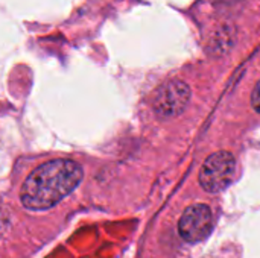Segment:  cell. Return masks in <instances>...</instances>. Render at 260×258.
Masks as SVG:
<instances>
[{"instance_id":"1","label":"cell","mask_w":260,"mask_h":258,"mask_svg":"<svg viewBox=\"0 0 260 258\" xmlns=\"http://www.w3.org/2000/svg\"><path fill=\"white\" fill-rule=\"evenodd\" d=\"M82 176V167L72 160L44 163L26 178L21 187V204L34 211L52 208L78 187Z\"/></svg>"},{"instance_id":"3","label":"cell","mask_w":260,"mask_h":258,"mask_svg":"<svg viewBox=\"0 0 260 258\" xmlns=\"http://www.w3.org/2000/svg\"><path fill=\"white\" fill-rule=\"evenodd\" d=\"M190 99V88L183 81H171L161 85L154 99L157 116L171 119L184 111Z\"/></svg>"},{"instance_id":"4","label":"cell","mask_w":260,"mask_h":258,"mask_svg":"<svg viewBox=\"0 0 260 258\" xmlns=\"http://www.w3.org/2000/svg\"><path fill=\"white\" fill-rule=\"evenodd\" d=\"M212 227H213V216L210 208L204 204H198L189 207L183 213L178 222V233L186 242L197 243L209 236Z\"/></svg>"},{"instance_id":"2","label":"cell","mask_w":260,"mask_h":258,"mask_svg":"<svg viewBox=\"0 0 260 258\" xmlns=\"http://www.w3.org/2000/svg\"><path fill=\"white\" fill-rule=\"evenodd\" d=\"M236 172V160L230 152L221 151L210 155L200 172V184L209 193H218L229 187Z\"/></svg>"},{"instance_id":"5","label":"cell","mask_w":260,"mask_h":258,"mask_svg":"<svg viewBox=\"0 0 260 258\" xmlns=\"http://www.w3.org/2000/svg\"><path fill=\"white\" fill-rule=\"evenodd\" d=\"M251 105H253V108L260 113V81L257 82V85L254 87V90H253V94H251Z\"/></svg>"}]
</instances>
